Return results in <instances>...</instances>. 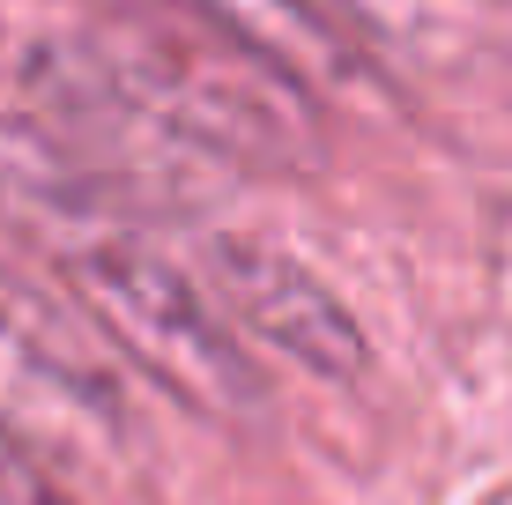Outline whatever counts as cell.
Here are the masks:
<instances>
[{
    "label": "cell",
    "mask_w": 512,
    "mask_h": 505,
    "mask_svg": "<svg viewBox=\"0 0 512 505\" xmlns=\"http://www.w3.org/2000/svg\"><path fill=\"white\" fill-rule=\"evenodd\" d=\"M201 275L216 283L223 312L245 327V342H268L275 357L305 364L312 379H357L372 350H364V327L349 320V305L334 298L305 260L260 246V238H208L201 253Z\"/></svg>",
    "instance_id": "obj_3"
},
{
    "label": "cell",
    "mask_w": 512,
    "mask_h": 505,
    "mask_svg": "<svg viewBox=\"0 0 512 505\" xmlns=\"http://www.w3.org/2000/svg\"><path fill=\"white\" fill-rule=\"evenodd\" d=\"M164 8H186L193 23L223 30V38L253 45L260 60H275L282 75H297L305 90L349 75V38L327 8L312 0H164Z\"/></svg>",
    "instance_id": "obj_4"
},
{
    "label": "cell",
    "mask_w": 512,
    "mask_h": 505,
    "mask_svg": "<svg viewBox=\"0 0 512 505\" xmlns=\"http://www.w3.org/2000/svg\"><path fill=\"white\" fill-rule=\"evenodd\" d=\"M0 194L30 216L67 298L112 342L119 364L156 379L171 402L201 409L208 424H245L268 409V372L245 327L223 312L201 260L164 246L119 201V179L97 156H82L45 119L15 127L0 134Z\"/></svg>",
    "instance_id": "obj_1"
},
{
    "label": "cell",
    "mask_w": 512,
    "mask_h": 505,
    "mask_svg": "<svg viewBox=\"0 0 512 505\" xmlns=\"http://www.w3.org/2000/svg\"><path fill=\"white\" fill-rule=\"evenodd\" d=\"M0 505H67V491L52 483V468L38 461V446L0 416Z\"/></svg>",
    "instance_id": "obj_5"
},
{
    "label": "cell",
    "mask_w": 512,
    "mask_h": 505,
    "mask_svg": "<svg viewBox=\"0 0 512 505\" xmlns=\"http://www.w3.org/2000/svg\"><path fill=\"white\" fill-rule=\"evenodd\" d=\"M0 416L30 446L38 439L97 446L127 424L97 342L67 327L45 298H30L8 268H0Z\"/></svg>",
    "instance_id": "obj_2"
},
{
    "label": "cell",
    "mask_w": 512,
    "mask_h": 505,
    "mask_svg": "<svg viewBox=\"0 0 512 505\" xmlns=\"http://www.w3.org/2000/svg\"><path fill=\"white\" fill-rule=\"evenodd\" d=\"M334 8H357V23H409L416 0H334Z\"/></svg>",
    "instance_id": "obj_6"
}]
</instances>
